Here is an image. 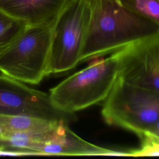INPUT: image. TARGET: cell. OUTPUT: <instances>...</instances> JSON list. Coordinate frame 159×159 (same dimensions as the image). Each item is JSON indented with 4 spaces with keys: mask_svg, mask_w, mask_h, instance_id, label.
<instances>
[{
    "mask_svg": "<svg viewBox=\"0 0 159 159\" xmlns=\"http://www.w3.org/2000/svg\"><path fill=\"white\" fill-rule=\"evenodd\" d=\"M147 133H148V134H150L152 135H154L155 137H159V119L155 124V125L153 126V127L151 129V130Z\"/></svg>",
    "mask_w": 159,
    "mask_h": 159,
    "instance_id": "7c38bea8",
    "label": "cell"
},
{
    "mask_svg": "<svg viewBox=\"0 0 159 159\" xmlns=\"http://www.w3.org/2000/svg\"><path fill=\"white\" fill-rule=\"evenodd\" d=\"M0 115H23L68 123L76 118L75 114L57 109L48 94L3 74L0 75Z\"/></svg>",
    "mask_w": 159,
    "mask_h": 159,
    "instance_id": "52a82bcc",
    "label": "cell"
},
{
    "mask_svg": "<svg viewBox=\"0 0 159 159\" xmlns=\"http://www.w3.org/2000/svg\"><path fill=\"white\" fill-rule=\"evenodd\" d=\"M93 14L91 0H69L53 26L48 75L68 71L80 58Z\"/></svg>",
    "mask_w": 159,
    "mask_h": 159,
    "instance_id": "5b68a950",
    "label": "cell"
},
{
    "mask_svg": "<svg viewBox=\"0 0 159 159\" xmlns=\"http://www.w3.org/2000/svg\"><path fill=\"white\" fill-rule=\"evenodd\" d=\"M61 121L63 120H53L23 115H0V135L44 130Z\"/></svg>",
    "mask_w": 159,
    "mask_h": 159,
    "instance_id": "9c48e42d",
    "label": "cell"
},
{
    "mask_svg": "<svg viewBox=\"0 0 159 159\" xmlns=\"http://www.w3.org/2000/svg\"><path fill=\"white\" fill-rule=\"evenodd\" d=\"M157 1L159 2V0H157Z\"/></svg>",
    "mask_w": 159,
    "mask_h": 159,
    "instance_id": "5bb4252c",
    "label": "cell"
},
{
    "mask_svg": "<svg viewBox=\"0 0 159 159\" xmlns=\"http://www.w3.org/2000/svg\"><path fill=\"white\" fill-rule=\"evenodd\" d=\"M111 54L117 60L119 78L159 93V32Z\"/></svg>",
    "mask_w": 159,
    "mask_h": 159,
    "instance_id": "8992f818",
    "label": "cell"
},
{
    "mask_svg": "<svg viewBox=\"0 0 159 159\" xmlns=\"http://www.w3.org/2000/svg\"><path fill=\"white\" fill-rule=\"evenodd\" d=\"M9 0H0V8Z\"/></svg>",
    "mask_w": 159,
    "mask_h": 159,
    "instance_id": "4fadbf2b",
    "label": "cell"
},
{
    "mask_svg": "<svg viewBox=\"0 0 159 159\" xmlns=\"http://www.w3.org/2000/svg\"><path fill=\"white\" fill-rule=\"evenodd\" d=\"M140 139L142 142L140 148L129 151L130 157L159 156V137L146 133Z\"/></svg>",
    "mask_w": 159,
    "mask_h": 159,
    "instance_id": "8fae6325",
    "label": "cell"
},
{
    "mask_svg": "<svg viewBox=\"0 0 159 159\" xmlns=\"http://www.w3.org/2000/svg\"><path fill=\"white\" fill-rule=\"evenodd\" d=\"M101 116L107 124L130 131L141 139L159 119V93L117 78L103 101Z\"/></svg>",
    "mask_w": 159,
    "mask_h": 159,
    "instance_id": "3957f363",
    "label": "cell"
},
{
    "mask_svg": "<svg viewBox=\"0 0 159 159\" xmlns=\"http://www.w3.org/2000/svg\"><path fill=\"white\" fill-rule=\"evenodd\" d=\"M88 62L50 89V99L58 110L75 114L103 102L111 92L118 78L115 57L111 54Z\"/></svg>",
    "mask_w": 159,
    "mask_h": 159,
    "instance_id": "7a4b0ae2",
    "label": "cell"
},
{
    "mask_svg": "<svg viewBox=\"0 0 159 159\" xmlns=\"http://www.w3.org/2000/svg\"><path fill=\"white\" fill-rule=\"evenodd\" d=\"M69 0H9L1 7L27 25L53 26Z\"/></svg>",
    "mask_w": 159,
    "mask_h": 159,
    "instance_id": "ba28073f",
    "label": "cell"
},
{
    "mask_svg": "<svg viewBox=\"0 0 159 159\" xmlns=\"http://www.w3.org/2000/svg\"><path fill=\"white\" fill-rule=\"evenodd\" d=\"M93 14L80 63L104 57L159 32V25L116 4L91 0Z\"/></svg>",
    "mask_w": 159,
    "mask_h": 159,
    "instance_id": "6da1fadb",
    "label": "cell"
},
{
    "mask_svg": "<svg viewBox=\"0 0 159 159\" xmlns=\"http://www.w3.org/2000/svg\"><path fill=\"white\" fill-rule=\"evenodd\" d=\"M27 25L0 8V55L16 39Z\"/></svg>",
    "mask_w": 159,
    "mask_h": 159,
    "instance_id": "30bf717a",
    "label": "cell"
},
{
    "mask_svg": "<svg viewBox=\"0 0 159 159\" xmlns=\"http://www.w3.org/2000/svg\"><path fill=\"white\" fill-rule=\"evenodd\" d=\"M53 26L27 25L0 55V71L24 83L39 84L48 75Z\"/></svg>",
    "mask_w": 159,
    "mask_h": 159,
    "instance_id": "277c9868",
    "label": "cell"
}]
</instances>
